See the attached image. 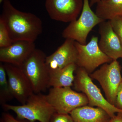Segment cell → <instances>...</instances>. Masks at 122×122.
<instances>
[{
	"mask_svg": "<svg viewBox=\"0 0 122 122\" xmlns=\"http://www.w3.org/2000/svg\"><path fill=\"white\" fill-rule=\"evenodd\" d=\"M12 41L35 42L43 30L41 20L36 15L17 9L9 0L3 1L0 16Z\"/></svg>",
	"mask_w": 122,
	"mask_h": 122,
	"instance_id": "1",
	"label": "cell"
},
{
	"mask_svg": "<svg viewBox=\"0 0 122 122\" xmlns=\"http://www.w3.org/2000/svg\"><path fill=\"white\" fill-rule=\"evenodd\" d=\"M2 106L6 110L14 112L20 119H26L30 122H50L55 112L46 95L41 93H34L24 105L15 106L6 103Z\"/></svg>",
	"mask_w": 122,
	"mask_h": 122,
	"instance_id": "2",
	"label": "cell"
},
{
	"mask_svg": "<svg viewBox=\"0 0 122 122\" xmlns=\"http://www.w3.org/2000/svg\"><path fill=\"white\" fill-rule=\"evenodd\" d=\"M75 73L73 84L74 89L85 94L88 99L89 106L102 108L111 118L114 117L116 113L122 112V110L118 109L107 101L85 69L78 67Z\"/></svg>",
	"mask_w": 122,
	"mask_h": 122,
	"instance_id": "3",
	"label": "cell"
},
{
	"mask_svg": "<svg viewBox=\"0 0 122 122\" xmlns=\"http://www.w3.org/2000/svg\"><path fill=\"white\" fill-rule=\"evenodd\" d=\"M46 57L44 52L36 48L20 67L30 82L35 93H41L49 87L50 74L46 64Z\"/></svg>",
	"mask_w": 122,
	"mask_h": 122,
	"instance_id": "4",
	"label": "cell"
},
{
	"mask_svg": "<svg viewBox=\"0 0 122 122\" xmlns=\"http://www.w3.org/2000/svg\"><path fill=\"white\" fill-rule=\"evenodd\" d=\"M83 1L80 16L70 22L63 30L62 36L66 39H72L80 44L86 45L91 31L96 25L105 20L99 17L91 9L89 0Z\"/></svg>",
	"mask_w": 122,
	"mask_h": 122,
	"instance_id": "5",
	"label": "cell"
},
{
	"mask_svg": "<svg viewBox=\"0 0 122 122\" xmlns=\"http://www.w3.org/2000/svg\"><path fill=\"white\" fill-rule=\"evenodd\" d=\"M46 96L55 112L59 113L70 114L75 109L88 104L85 94L75 91L71 87H51Z\"/></svg>",
	"mask_w": 122,
	"mask_h": 122,
	"instance_id": "6",
	"label": "cell"
},
{
	"mask_svg": "<svg viewBox=\"0 0 122 122\" xmlns=\"http://www.w3.org/2000/svg\"><path fill=\"white\" fill-rule=\"evenodd\" d=\"M121 67L117 60L101 66L98 69L90 74L92 79L96 80L102 86L106 98L115 106L117 92L122 82Z\"/></svg>",
	"mask_w": 122,
	"mask_h": 122,
	"instance_id": "7",
	"label": "cell"
},
{
	"mask_svg": "<svg viewBox=\"0 0 122 122\" xmlns=\"http://www.w3.org/2000/svg\"><path fill=\"white\" fill-rule=\"evenodd\" d=\"M98 42V37L95 36L92 37L90 41L86 45L75 41L78 52L76 65L78 67L85 69L89 74L100 66L113 61L100 50Z\"/></svg>",
	"mask_w": 122,
	"mask_h": 122,
	"instance_id": "8",
	"label": "cell"
},
{
	"mask_svg": "<svg viewBox=\"0 0 122 122\" xmlns=\"http://www.w3.org/2000/svg\"><path fill=\"white\" fill-rule=\"evenodd\" d=\"M83 5V0H46L45 6L51 19L70 23L77 19Z\"/></svg>",
	"mask_w": 122,
	"mask_h": 122,
	"instance_id": "9",
	"label": "cell"
},
{
	"mask_svg": "<svg viewBox=\"0 0 122 122\" xmlns=\"http://www.w3.org/2000/svg\"><path fill=\"white\" fill-rule=\"evenodd\" d=\"M4 66L14 97L25 104L34 93L30 82L20 67L7 63Z\"/></svg>",
	"mask_w": 122,
	"mask_h": 122,
	"instance_id": "10",
	"label": "cell"
},
{
	"mask_svg": "<svg viewBox=\"0 0 122 122\" xmlns=\"http://www.w3.org/2000/svg\"><path fill=\"white\" fill-rule=\"evenodd\" d=\"M78 52L75 41L66 39L52 54L46 56V64L50 74L73 63H77Z\"/></svg>",
	"mask_w": 122,
	"mask_h": 122,
	"instance_id": "11",
	"label": "cell"
},
{
	"mask_svg": "<svg viewBox=\"0 0 122 122\" xmlns=\"http://www.w3.org/2000/svg\"><path fill=\"white\" fill-rule=\"evenodd\" d=\"M34 42L19 41L11 45L0 48V61L20 67L35 50Z\"/></svg>",
	"mask_w": 122,
	"mask_h": 122,
	"instance_id": "12",
	"label": "cell"
},
{
	"mask_svg": "<svg viewBox=\"0 0 122 122\" xmlns=\"http://www.w3.org/2000/svg\"><path fill=\"white\" fill-rule=\"evenodd\" d=\"M98 25L100 38L98 45L100 50L113 61L122 58V46L110 21H104Z\"/></svg>",
	"mask_w": 122,
	"mask_h": 122,
	"instance_id": "13",
	"label": "cell"
},
{
	"mask_svg": "<svg viewBox=\"0 0 122 122\" xmlns=\"http://www.w3.org/2000/svg\"><path fill=\"white\" fill-rule=\"evenodd\" d=\"M70 114L74 122H109L111 118L102 108L89 105L75 109Z\"/></svg>",
	"mask_w": 122,
	"mask_h": 122,
	"instance_id": "14",
	"label": "cell"
},
{
	"mask_svg": "<svg viewBox=\"0 0 122 122\" xmlns=\"http://www.w3.org/2000/svg\"><path fill=\"white\" fill-rule=\"evenodd\" d=\"M77 67L76 64L73 63L50 74L49 87L72 86L74 82V74Z\"/></svg>",
	"mask_w": 122,
	"mask_h": 122,
	"instance_id": "15",
	"label": "cell"
},
{
	"mask_svg": "<svg viewBox=\"0 0 122 122\" xmlns=\"http://www.w3.org/2000/svg\"><path fill=\"white\" fill-rule=\"evenodd\" d=\"M96 5L95 13L104 20L122 17V0H103Z\"/></svg>",
	"mask_w": 122,
	"mask_h": 122,
	"instance_id": "16",
	"label": "cell"
},
{
	"mask_svg": "<svg viewBox=\"0 0 122 122\" xmlns=\"http://www.w3.org/2000/svg\"><path fill=\"white\" fill-rule=\"evenodd\" d=\"M14 98L12 93L6 70L2 62L0 63V104L2 105Z\"/></svg>",
	"mask_w": 122,
	"mask_h": 122,
	"instance_id": "17",
	"label": "cell"
},
{
	"mask_svg": "<svg viewBox=\"0 0 122 122\" xmlns=\"http://www.w3.org/2000/svg\"><path fill=\"white\" fill-rule=\"evenodd\" d=\"M13 42L5 24L0 20V48L8 46Z\"/></svg>",
	"mask_w": 122,
	"mask_h": 122,
	"instance_id": "18",
	"label": "cell"
},
{
	"mask_svg": "<svg viewBox=\"0 0 122 122\" xmlns=\"http://www.w3.org/2000/svg\"><path fill=\"white\" fill-rule=\"evenodd\" d=\"M110 21L113 30L120 40L122 46V17H116Z\"/></svg>",
	"mask_w": 122,
	"mask_h": 122,
	"instance_id": "19",
	"label": "cell"
},
{
	"mask_svg": "<svg viewBox=\"0 0 122 122\" xmlns=\"http://www.w3.org/2000/svg\"><path fill=\"white\" fill-rule=\"evenodd\" d=\"M50 122H74L70 114L55 112L52 116Z\"/></svg>",
	"mask_w": 122,
	"mask_h": 122,
	"instance_id": "20",
	"label": "cell"
},
{
	"mask_svg": "<svg viewBox=\"0 0 122 122\" xmlns=\"http://www.w3.org/2000/svg\"><path fill=\"white\" fill-rule=\"evenodd\" d=\"M115 106L118 109L122 110V82L117 92Z\"/></svg>",
	"mask_w": 122,
	"mask_h": 122,
	"instance_id": "21",
	"label": "cell"
},
{
	"mask_svg": "<svg viewBox=\"0 0 122 122\" xmlns=\"http://www.w3.org/2000/svg\"><path fill=\"white\" fill-rule=\"evenodd\" d=\"M2 119L4 122H24L18 120L10 114L7 113L3 114Z\"/></svg>",
	"mask_w": 122,
	"mask_h": 122,
	"instance_id": "22",
	"label": "cell"
},
{
	"mask_svg": "<svg viewBox=\"0 0 122 122\" xmlns=\"http://www.w3.org/2000/svg\"><path fill=\"white\" fill-rule=\"evenodd\" d=\"M109 122H122V112L117 113L114 117L111 118Z\"/></svg>",
	"mask_w": 122,
	"mask_h": 122,
	"instance_id": "23",
	"label": "cell"
},
{
	"mask_svg": "<svg viewBox=\"0 0 122 122\" xmlns=\"http://www.w3.org/2000/svg\"><path fill=\"white\" fill-rule=\"evenodd\" d=\"M103 0H90V6L92 7L94 5L97 4L98 3Z\"/></svg>",
	"mask_w": 122,
	"mask_h": 122,
	"instance_id": "24",
	"label": "cell"
},
{
	"mask_svg": "<svg viewBox=\"0 0 122 122\" xmlns=\"http://www.w3.org/2000/svg\"><path fill=\"white\" fill-rule=\"evenodd\" d=\"M4 0H0V3H2V2L4 1Z\"/></svg>",
	"mask_w": 122,
	"mask_h": 122,
	"instance_id": "25",
	"label": "cell"
}]
</instances>
